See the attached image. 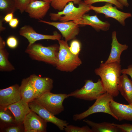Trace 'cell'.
<instances>
[{"label": "cell", "mask_w": 132, "mask_h": 132, "mask_svg": "<svg viewBox=\"0 0 132 132\" xmlns=\"http://www.w3.org/2000/svg\"><path fill=\"white\" fill-rule=\"evenodd\" d=\"M121 70V65L117 62H102L95 70V74L100 77L106 92L113 97L117 96L119 93L118 85Z\"/></svg>", "instance_id": "1"}, {"label": "cell", "mask_w": 132, "mask_h": 132, "mask_svg": "<svg viewBox=\"0 0 132 132\" xmlns=\"http://www.w3.org/2000/svg\"><path fill=\"white\" fill-rule=\"evenodd\" d=\"M59 45L55 44L47 46L35 43L28 45L25 50L33 60L41 61L56 66L58 61Z\"/></svg>", "instance_id": "2"}, {"label": "cell", "mask_w": 132, "mask_h": 132, "mask_svg": "<svg viewBox=\"0 0 132 132\" xmlns=\"http://www.w3.org/2000/svg\"><path fill=\"white\" fill-rule=\"evenodd\" d=\"M58 41L59 48L56 68L61 71L72 72L82 64V61L79 55L70 51L67 41L61 39Z\"/></svg>", "instance_id": "3"}, {"label": "cell", "mask_w": 132, "mask_h": 132, "mask_svg": "<svg viewBox=\"0 0 132 132\" xmlns=\"http://www.w3.org/2000/svg\"><path fill=\"white\" fill-rule=\"evenodd\" d=\"M72 2H69L63 10L57 13H51L49 15L51 20L64 22L75 21L91 10L90 5L86 4L83 1L75 7Z\"/></svg>", "instance_id": "4"}, {"label": "cell", "mask_w": 132, "mask_h": 132, "mask_svg": "<svg viewBox=\"0 0 132 132\" xmlns=\"http://www.w3.org/2000/svg\"><path fill=\"white\" fill-rule=\"evenodd\" d=\"M85 82V84L82 87L68 94V96L91 101L96 100L106 92L100 79L96 82H94L92 80L90 79L86 80Z\"/></svg>", "instance_id": "5"}, {"label": "cell", "mask_w": 132, "mask_h": 132, "mask_svg": "<svg viewBox=\"0 0 132 132\" xmlns=\"http://www.w3.org/2000/svg\"><path fill=\"white\" fill-rule=\"evenodd\" d=\"M113 99V97L106 92L97 98L94 104L87 110L81 113L73 115V120L75 121L80 120L91 114L98 112L108 114L116 120L110 106V103Z\"/></svg>", "instance_id": "6"}, {"label": "cell", "mask_w": 132, "mask_h": 132, "mask_svg": "<svg viewBox=\"0 0 132 132\" xmlns=\"http://www.w3.org/2000/svg\"><path fill=\"white\" fill-rule=\"evenodd\" d=\"M69 97L66 94H55L46 92L35 100L55 115L64 110L63 102Z\"/></svg>", "instance_id": "7"}, {"label": "cell", "mask_w": 132, "mask_h": 132, "mask_svg": "<svg viewBox=\"0 0 132 132\" xmlns=\"http://www.w3.org/2000/svg\"><path fill=\"white\" fill-rule=\"evenodd\" d=\"M31 110L47 122L52 123L61 130H64L69 123L66 121L59 119L34 99L28 103Z\"/></svg>", "instance_id": "8"}, {"label": "cell", "mask_w": 132, "mask_h": 132, "mask_svg": "<svg viewBox=\"0 0 132 132\" xmlns=\"http://www.w3.org/2000/svg\"><path fill=\"white\" fill-rule=\"evenodd\" d=\"M39 22L55 27L60 32L65 40L67 42L74 39L80 31L79 25L74 21L64 22H49L40 19Z\"/></svg>", "instance_id": "9"}, {"label": "cell", "mask_w": 132, "mask_h": 132, "mask_svg": "<svg viewBox=\"0 0 132 132\" xmlns=\"http://www.w3.org/2000/svg\"><path fill=\"white\" fill-rule=\"evenodd\" d=\"M112 4L106 3L105 5L101 7H96L90 5V10L94 11L97 13L104 14L107 18H112L118 21L122 25H125V20L132 16L130 13L124 12L118 10L116 7L113 6Z\"/></svg>", "instance_id": "10"}, {"label": "cell", "mask_w": 132, "mask_h": 132, "mask_svg": "<svg viewBox=\"0 0 132 132\" xmlns=\"http://www.w3.org/2000/svg\"><path fill=\"white\" fill-rule=\"evenodd\" d=\"M47 122L31 110L26 116L23 122L24 132H46Z\"/></svg>", "instance_id": "11"}, {"label": "cell", "mask_w": 132, "mask_h": 132, "mask_svg": "<svg viewBox=\"0 0 132 132\" xmlns=\"http://www.w3.org/2000/svg\"><path fill=\"white\" fill-rule=\"evenodd\" d=\"M20 35L26 38L30 45L37 41L43 40H50L58 41L61 39V35L56 32L53 35H48L37 33L29 25H25L22 27L19 31Z\"/></svg>", "instance_id": "12"}, {"label": "cell", "mask_w": 132, "mask_h": 132, "mask_svg": "<svg viewBox=\"0 0 132 132\" xmlns=\"http://www.w3.org/2000/svg\"><path fill=\"white\" fill-rule=\"evenodd\" d=\"M50 4L48 2L42 0L32 1L27 5L25 11L31 18L41 20L49 9Z\"/></svg>", "instance_id": "13"}, {"label": "cell", "mask_w": 132, "mask_h": 132, "mask_svg": "<svg viewBox=\"0 0 132 132\" xmlns=\"http://www.w3.org/2000/svg\"><path fill=\"white\" fill-rule=\"evenodd\" d=\"M20 86L16 84L0 89V106L6 107L21 99Z\"/></svg>", "instance_id": "14"}, {"label": "cell", "mask_w": 132, "mask_h": 132, "mask_svg": "<svg viewBox=\"0 0 132 132\" xmlns=\"http://www.w3.org/2000/svg\"><path fill=\"white\" fill-rule=\"evenodd\" d=\"M29 77L35 91L36 98L50 91L53 88V80L50 78L41 77L35 74L31 75Z\"/></svg>", "instance_id": "15"}, {"label": "cell", "mask_w": 132, "mask_h": 132, "mask_svg": "<svg viewBox=\"0 0 132 132\" xmlns=\"http://www.w3.org/2000/svg\"><path fill=\"white\" fill-rule=\"evenodd\" d=\"M110 106L117 120L132 121V104H123L113 99L110 103Z\"/></svg>", "instance_id": "16"}, {"label": "cell", "mask_w": 132, "mask_h": 132, "mask_svg": "<svg viewBox=\"0 0 132 132\" xmlns=\"http://www.w3.org/2000/svg\"><path fill=\"white\" fill-rule=\"evenodd\" d=\"M5 107L12 112L15 117L16 123L20 124H23L26 116L31 110L28 103L22 99Z\"/></svg>", "instance_id": "17"}, {"label": "cell", "mask_w": 132, "mask_h": 132, "mask_svg": "<svg viewBox=\"0 0 132 132\" xmlns=\"http://www.w3.org/2000/svg\"><path fill=\"white\" fill-rule=\"evenodd\" d=\"M74 21L79 25H90L98 31H107L110 25L108 22H104L99 20L96 15L90 16L85 14Z\"/></svg>", "instance_id": "18"}, {"label": "cell", "mask_w": 132, "mask_h": 132, "mask_svg": "<svg viewBox=\"0 0 132 132\" xmlns=\"http://www.w3.org/2000/svg\"><path fill=\"white\" fill-rule=\"evenodd\" d=\"M112 41L111 44V49L110 55L107 60L104 62L108 63L113 62L121 63L120 56L122 52L127 50L128 46L126 44H122L118 41L116 37V32L113 31L112 34Z\"/></svg>", "instance_id": "19"}, {"label": "cell", "mask_w": 132, "mask_h": 132, "mask_svg": "<svg viewBox=\"0 0 132 132\" xmlns=\"http://www.w3.org/2000/svg\"><path fill=\"white\" fill-rule=\"evenodd\" d=\"M119 91L129 104H132V80L127 75L123 74L119 79Z\"/></svg>", "instance_id": "20"}, {"label": "cell", "mask_w": 132, "mask_h": 132, "mask_svg": "<svg viewBox=\"0 0 132 132\" xmlns=\"http://www.w3.org/2000/svg\"><path fill=\"white\" fill-rule=\"evenodd\" d=\"M20 89L21 99L24 101L28 103L36 98L35 91L29 77L22 80Z\"/></svg>", "instance_id": "21"}, {"label": "cell", "mask_w": 132, "mask_h": 132, "mask_svg": "<svg viewBox=\"0 0 132 132\" xmlns=\"http://www.w3.org/2000/svg\"><path fill=\"white\" fill-rule=\"evenodd\" d=\"M6 43L0 36V70L10 72L15 69L8 60L9 53L5 48Z\"/></svg>", "instance_id": "22"}, {"label": "cell", "mask_w": 132, "mask_h": 132, "mask_svg": "<svg viewBox=\"0 0 132 132\" xmlns=\"http://www.w3.org/2000/svg\"><path fill=\"white\" fill-rule=\"evenodd\" d=\"M83 121L91 127L93 132H118L121 130L112 123L104 122L96 123L88 119H84Z\"/></svg>", "instance_id": "23"}, {"label": "cell", "mask_w": 132, "mask_h": 132, "mask_svg": "<svg viewBox=\"0 0 132 132\" xmlns=\"http://www.w3.org/2000/svg\"><path fill=\"white\" fill-rule=\"evenodd\" d=\"M0 128L15 124V118L12 112L5 107L0 106Z\"/></svg>", "instance_id": "24"}, {"label": "cell", "mask_w": 132, "mask_h": 132, "mask_svg": "<svg viewBox=\"0 0 132 132\" xmlns=\"http://www.w3.org/2000/svg\"><path fill=\"white\" fill-rule=\"evenodd\" d=\"M17 10L14 0H0V10L2 13H14Z\"/></svg>", "instance_id": "25"}, {"label": "cell", "mask_w": 132, "mask_h": 132, "mask_svg": "<svg viewBox=\"0 0 132 132\" xmlns=\"http://www.w3.org/2000/svg\"><path fill=\"white\" fill-rule=\"evenodd\" d=\"M82 1V0H51L50 5L54 9L61 11L69 2L78 5Z\"/></svg>", "instance_id": "26"}, {"label": "cell", "mask_w": 132, "mask_h": 132, "mask_svg": "<svg viewBox=\"0 0 132 132\" xmlns=\"http://www.w3.org/2000/svg\"><path fill=\"white\" fill-rule=\"evenodd\" d=\"M64 130L66 132H93L91 129L88 126L80 127L68 125L65 128Z\"/></svg>", "instance_id": "27"}, {"label": "cell", "mask_w": 132, "mask_h": 132, "mask_svg": "<svg viewBox=\"0 0 132 132\" xmlns=\"http://www.w3.org/2000/svg\"><path fill=\"white\" fill-rule=\"evenodd\" d=\"M1 129L3 132H24V128L23 124H13L5 127Z\"/></svg>", "instance_id": "28"}, {"label": "cell", "mask_w": 132, "mask_h": 132, "mask_svg": "<svg viewBox=\"0 0 132 132\" xmlns=\"http://www.w3.org/2000/svg\"><path fill=\"white\" fill-rule=\"evenodd\" d=\"M83 2L86 4L89 5L99 2H106L114 4L117 8L121 9H123L124 6L117 0H84Z\"/></svg>", "instance_id": "29"}, {"label": "cell", "mask_w": 132, "mask_h": 132, "mask_svg": "<svg viewBox=\"0 0 132 132\" xmlns=\"http://www.w3.org/2000/svg\"><path fill=\"white\" fill-rule=\"evenodd\" d=\"M81 43L79 41L77 40H72L69 47V49L70 51L75 55H79L81 50Z\"/></svg>", "instance_id": "30"}, {"label": "cell", "mask_w": 132, "mask_h": 132, "mask_svg": "<svg viewBox=\"0 0 132 132\" xmlns=\"http://www.w3.org/2000/svg\"><path fill=\"white\" fill-rule=\"evenodd\" d=\"M17 10L22 13L25 11V9L31 0H14Z\"/></svg>", "instance_id": "31"}, {"label": "cell", "mask_w": 132, "mask_h": 132, "mask_svg": "<svg viewBox=\"0 0 132 132\" xmlns=\"http://www.w3.org/2000/svg\"><path fill=\"white\" fill-rule=\"evenodd\" d=\"M6 44L11 49H15L17 47L18 44V41L14 36H11L7 38Z\"/></svg>", "instance_id": "32"}, {"label": "cell", "mask_w": 132, "mask_h": 132, "mask_svg": "<svg viewBox=\"0 0 132 132\" xmlns=\"http://www.w3.org/2000/svg\"><path fill=\"white\" fill-rule=\"evenodd\" d=\"M112 125L118 127L121 131L123 132H132V124L124 123L120 124L112 123Z\"/></svg>", "instance_id": "33"}, {"label": "cell", "mask_w": 132, "mask_h": 132, "mask_svg": "<svg viewBox=\"0 0 132 132\" xmlns=\"http://www.w3.org/2000/svg\"><path fill=\"white\" fill-rule=\"evenodd\" d=\"M121 73L129 75L132 79V65H131L128 66L127 68L121 69Z\"/></svg>", "instance_id": "34"}, {"label": "cell", "mask_w": 132, "mask_h": 132, "mask_svg": "<svg viewBox=\"0 0 132 132\" xmlns=\"http://www.w3.org/2000/svg\"><path fill=\"white\" fill-rule=\"evenodd\" d=\"M19 20L17 18H13L9 22V26L12 28H15L18 26Z\"/></svg>", "instance_id": "35"}, {"label": "cell", "mask_w": 132, "mask_h": 132, "mask_svg": "<svg viewBox=\"0 0 132 132\" xmlns=\"http://www.w3.org/2000/svg\"><path fill=\"white\" fill-rule=\"evenodd\" d=\"M13 12L6 14L3 18L4 21L6 23H9L13 18Z\"/></svg>", "instance_id": "36"}, {"label": "cell", "mask_w": 132, "mask_h": 132, "mask_svg": "<svg viewBox=\"0 0 132 132\" xmlns=\"http://www.w3.org/2000/svg\"><path fill=\"white\" fill-rule=\"evenodd\" d=\"M0 32L4 31L5 29V28L3 26V22L4 21L3 18H2L1 16L0 17Z\"/></svg>", "instance_id": "37"}, {"label": "cell", "mask_w": 132, "mask_h": 132, "mask_svg": "<svg viewBox=\"0 0 132 132\" xmlns=\"http://www.w3.org/2000/svg\"><path fill=\"white\" fill-rule=\"evenodd\" d=\"M119 2L124 6L128 7L129 5L127 0H117Z\"/></svg>", "instance_id": "38"}, {"label": "cell", "mask_w": 132, "mask_h": 132, "mask_svg": "<svg viewBox=\"0 0 132 132\" xmlns=\"http://www.w3.org/2000/svg\"><path fill=\"white\" fill-rule=\"evenodd\" d=\"M36 0H42V1L48 2H50V3H51V0H31V1H36Z\"/></svg>", "instance_id": "39"}]
</instances>
